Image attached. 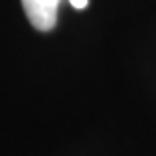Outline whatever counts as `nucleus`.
<instances>
[{
    "instance_id": "obj_2",
    "label": "nucleus",
    "mask_w": 156,
    "mask_h": 156,
    "mask_svg": "<svg viewBox=\"0 0 156 156\" xmlns=\"http://www.w3.org/2000/svg\"><path fill=\"white\" fill-rule=\"evenodd\" d=\"M87 2H89V0H69V4L73 6V8H77V10L85 8V6H87Z\"/></svg>"
},
{
    "instance_id": "obj_1",
    "label": "nucleus",
    "mask_w": 156,
    "mask_h": 156,
    "mask_svg": "<svg viewBox=\"0 0 156 156\" xmlns=\"http://www.w3.org/2000/svg\"><path fill=\"white\" fill-rule=\"evenodd\" d=\"M29 23L39 30H51L57 24V6L61 0H20Z\"/></svg>"
}]
</instances>
